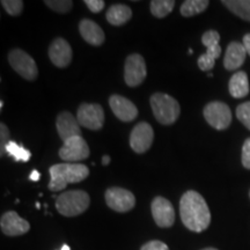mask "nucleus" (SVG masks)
Returning a JSON list of instances; mask_svg holds the SVG:
<instances>
[{
    "label": "nucleus",
    "instance_id": "3",
    "mask_svg": "<svg viewBox=\"0 0 250 250\" xmlns=\"http://www.w3.org/2000/svg\"><path fill=\"white\" fill-rule=\"evenodd\" d=\"M90 204L89 195L83 190L62 192L56 199V208L65 217H76L83 213Z\"/></svg>",
    "mask_w": 250,
    "mask_h": 250
},
{
    "label": "nucleus",
    "instance_id": "27",
    "mask_svg": "<svg viewBox=\"0 0 250 250\" xmlns=\"http://www.w3.org/2000/svg\"><path fill=\"white\" fill-rule=\"evenodd\" d=\"M2 7L12 17H18L21 14L23 9V1L21 0H2Z\"/></svg>",
    "mask_w": 250,
    "mask_h": 250
},
{
    "label": "nucleus",
    "instance_id": "4",
    "mask_svg": "<svg viewBox=\"0 0 250 250\" xmlns=\"http://www.w3.org/2000/svg\"><path fill=\"white\" fill-rule=\"evenodd\" d=\"M151 107L156 121L162 125L175 123L181 114L179 102L164 93H155L151 96Z\"/></svg>",
    "mask_w": 250,
    "mask_h": 250
},
{
    "label": "nucleus",
    "instance_id": "20",
    "mask_svg": "<svg viewBox=\"0 0 250 250\" xmlns=\"http://www.w3.org/2000/svg\"><path fill=\"white\" fill-rule=\"evenodd\" d=\"M132 18V11L126 5H112L107 11V20L112 26H123Z\"/></svg>",
    "mask_w": 250,
    "mask_h": 250
},
{
    "label": "nucleus",
    "instance_id": "11",
    "mask_svg": "<svg viewBox=\"0 0 250 250\" xmlns=\"http://www.w3.org/2000/svg\"><path fill=\"white\" fill-rule=\"evenodd\" d=\"M153 139H154V132L152 126L146 122L138 123L131 131L130 136V146L136 153H145L151 148Z\"/></svg>",
    "mask_w": 250,
    "mask_h": 250
},
{
    "label": "nucleus",
    "instance_id": "24",
    "mask_svg": "<svg viewBox=\"0 0 250 250\" xmlns=\"http://www.w3.org/2000/svg\"><path fill=\"white\" fill-rule=\"evenodd\" d=\"M6 153L9 156H12L15 161L27 162L31 156V153L27 148H24L23 146H20L15 142L8 143V145L6 146Z\"/></svg>",
    "mask_w": 250,
    "mask_h": 250
},
{
    "label": "nucleus",
    "instance_id": "38",
    "mask_svg": "<svg viewBox=\"0 0 250 250\" xmlns=\"http://www.w3.org/2000/svg\"><path fill=\"white\" fill-rule=\"evenodd\" d=\"M202 250H218V249H215V248H205V249H202Z\"/></svg>",
    "mask_w": 250,
    "mask_h": 250
},
{
    "label": "nucleus",
    "instance_id": "22",
    "mask_svg": "<svg viewBox=\"0 0 250 250\" xmlns=\"http://www.w3.org/2000/svg\"><path fill=\"white\" fill-rule=\"evenodd\" d=\"M210 5V1L208 0H187L181 6L180 12L183 17L190 18L195 15L203 13Z\"/></svg>",
    "mask_w": 250,
    "mask_h": 250
},
{
    "label": "nucleus",
    "instance_id": "12",
    "mask_svg": "<svg viewBox=\"0 0 250 250\" xmlns=\"http://www.w3.org/2000/svg\"><path fill=\"white\" fill-rule=\"evenodd\" d=\"M151 210L153 219L159 227L168 228L173 226L175 223V210L168 199L161 196L155 197L152 202Z\"/></svg>",
    "mask_w": 250,
    "mask_h": 250
},
{
    "label": "nucleus",
    "instance_id": "33",
    "mask_svg": "<svg viewBox=\"0 0 250 250\" xmlns=\"http://www.w3.org/2000/svg\"><path fill=\"white\" fill-rule=\"evenodd\" d=\"M85 4L93 13H99L104 8V1L103 0H85Z\"/></svg>",
    "mask_w": 250,
    "mask_h": 250
},
{
    "label": "nucleus",
    "instance_id": "26",
    "mask_svg": "<svg viewBox=\"0 0 250 250\" xmlns=\"http://www.w3.org/2000/svg\"><path fill=\"white\" fill-rule=\"evenodd\" d=\"M236 117L247 129L250 130V101L241 103L236 108Z\"/></svg>",
    "mask_w": 250,
    "mask_h": 250
},
{
    "label": "nucleus",
    "instance_id": "34",
    "mask_svg": "<svg viewBox=\"0 0 250 250\" xmlns=\"http://www.w3.org/2000/svg\"><path fill=\"white\" fill-rule=\"evenodd\" d=\"M242 44H243V46H245L247 54L250 56V34H246V35L243 36Z\"/></svg>",
    "mask_w": 250,
    "mask_h": 250
},
{
    "label": "nucleus",
    "instance_id": "39",
    "mask_svg": "<svg viewBox=\"0 0 250 250\" xmlns=\"http://www.w3.org/2000/svg\"><path fill=\"white\" fill-rule=\"evenodd\" d=\"M2 105H4V102H0V109H2Z\"/></svg>",
    "mask_w": 250,
    "mask_h": 250
},
{
    "label": "nucleus",
    "instance_id": "10",
    "mask_svg": "<svg viewBox=\"0 0 250 250\" xmlns=\"http://www.w3.org/2000/svg\"><path fill=\"white\" fill-rule=\"evenodd\" d=\"M59 156L66 162H77L86 160L89 156L88 144L83 137H73L68 139L59 149Z\"/></svg>",
    "mask_w": 250,
    "mask_h": 250
},
{
    "label": "nucleus",
    "instance_id": "21",
    "mask_svg": "<svg viewBox=\"0 0 250 250\" xmlns=\"http://www.w3.org/2000/svg\"><path fill=\"white\" fill-rule=\"evenodd\" d=\"M221 4L236 17L250 22V0H223Z\"/></svg>",
    "mask_w": 250,
    "mask_h": 250
},
{
    "label": "nucleus",
    "instance_id": "41",
    "mask_svg": "<svg viewBox=\"0 0 250 250\" xmlns=\"http://www.w3.org/2000/svg\"><path fill=\"white\" fill-rule=\"evenodd\" d=\"M249 196H250V192H249Z\"/></svg>",
    "mask_w": 250,
    "mask_h": 250
},
{
    "label": "nucleus",
    "instance_id": "31",
    "mask_svg": "<svg viewBox=\"0 0 250 250\" xmlns=\"http://www.w3.org/2000/svg\"><path fill=\"white\" fill-rule=\"evenodd\" d=\"M242 165L247 169H250V138L242 146Z\"/></svg>",
    "mask_w": 250,
    "mask_h": 250
},
{
    "label": "nucleus",
    "instance_id": "25",
    "mask_svg": "<svg viewBox=\"0 0 250 250\" xmlns=\"http://www.w3.org/2000/svg\"><path fill=\"white\" fill-rule=\"evenodd\" d=\"M44 4L51 8L52 11L57 12V13L65 14L71 11L73 2L68 1V0H45Z\"/></svg>",
    "mask_w": 250,
    "mask_h": 250
},
{
    "label": "nucleus",
    "instance_id": "8",
    "mask_svg": "<svg viewBox=\"0 0 250 250\" xmlns=\"http://www.w3.org/2000/svg\"><path fill=\"white\" fill-rule=\"evenodd\" d=\"M146 74V62L142 55L132 54L126 58L124 65V79L127 86L137 87L142 85L145 80Z\"/></svg>",
    "mask_w": 250,
    "mask_h": 250
},
{
    "label": "nucleus",
    "instance_id": "29",
    "mask_svg": "<svg viewBox=\"0 0 250 250\" xmlns=\"http://www.w3.org/2000/svg\"><path fill=\"white\" fill-rule=\"evenodd\" d=\"M9 130L4 123L0 124V156H4L6 152V146L9 143Z\"/></svg>",
    "mask_w": 250,
    "mask_h": 250
},
{
    "label": "nucleus",
    "instance_id": "6",
    "mask_svg": "<svg viewBox=\"0 0 250 250\" xmlns=\"http://www.w3.org/2000/svg\"><path fill=\"white\" fill-rule=\"evenodd\" d=\"M204 117L206 122L217 130H226L232 123V112L229 107L220 101H213L206 104Z\"/></svg>",
    "mask_w": 250,
    "mask_h": 250
},
{
    "label": "nucleus",
    "instance_id": "9",
    "mask_svg": "<svg viewBox=\"0 0 250 250\" xmlns=\"http://www.w3.org/2000/svg\"><path fill=\"white\" fill-rule=\"evenodd\" d=\"M105 202L111 210L121 213L131 211L136 205L133 193L129 190L117 187L109 188L105 191Z\"/></svg>",
    "mask_w": 250,
    "mask_h": 250
},
{
    "label": "nucleus",
    "instance_id": "17",
    "mask_svg": "<svg viewBox=\"0 0 250 250\" xmlns=\"http://www.w3.org/2000/svg\"><path fill=\"white\" fill-rule=\"evenodd\" d=\"M247 51L241 42H230L224 57V66L228 71L237 70L246 61Z\"/></svg>",
    "mask_w": 250,
    "mask_h": 250
},
{
    "label": "nucleus",
    "instance_id": "2",
    "mask_svg": "<svg viewBox=\"0 0 250 250\" xmlns=\"http://www.w3.org/2000/svg\"><path fill=\"white\" fill-rule=\"evenodd\" d=\"M50 182L48 188L51 191H61L67 184L79 183L89 175L88 167L83 164H58L50 167Z\"/></svg>",
    "mask_w": 250,
    "mask_h": 250
},
{
    "label": "nucleus",
    "instance_id": "37",
    "mask_svg": "<svg viewBox=\"0 0 250 250\" xmlns=\"http://www.w3.org/2000/svg\"><path fill=\"white\" fill-rule=\"evenodd\" d=\"M61 250H71V248H70V247H68L67 245H64V246H62V248H61Z\"/></svg>",
    "mask_w": 250,
    "mask_h": 250
},
{
    "label": "nucleus",
    "instance_id": "14",
    "mask_svg": "<svg viewBox=\"0 0 250 250\" xmlns=\"http://www.w3.org/2000/svg\"><path fill=\"white\" fill-rule=\"evenodd\" d=\"M49 58L55 66L64 68L72 62V48L66 40H54L49 46Z\"/></svg>",
    "mask_w": 250,
    "mask_h": 250
},
{
    "label": "nucleus",
    "instance_id": "7",
    "mask_svg": "<svg viewBox=\"0 0 250 250\" xmlns=\"http://www.w3.org/2000/svg\"><path fill=\"white\" fill-rule=\"evenodd\" d=\"M77 120L81 126L86 129L100 130L104 123V111L100 104L83 103L78 108Z\"/></svg>",
    "mask_w": 250,
    "mask_h": 250
},
{
    "label": "nucleus",
    "instance_id": "19",
    "mask_svg": "<svg viewBox=\"0 0 250 250\" xmlns=\"http://www.w3.org/2000/svg\"><path fill=\"white\" fill-rule=\"evenodd\" d=\"M229 94L235 99L246 98L249 94V80L246 72L239 71L233 74L228 85Z\"/></svg>",
    "mask_w": 250,
    "mask_h": 250
},
{
    "label": "nucleus",
    "instance_id": "1",
    "mask_svg": "<svg viewBox=\"0 0 250 250\" xmlns=\"http://www.w3.org/2000/svg\"><path fill=\"white\" fill-rule=\"evenodd\" d=\"M180 214L184 226L192 232L201 233L211 224V212L204 197L193 190L187 191L181 198Z\"/></svg>",
    "mask_w": 250,
    "mask_h": 250
},
{
    "label": "nucleus",
    "instance_id": "32",
    "mask_svg": "<svg viewBox=\"0 0 250 250\" xmlns=\"http://www.w3.org/2000/svg\"><path fill=\"white\" fill-rule=\"evenodd\" d=\"M140 250H169V248L166 243L158 241V240H153V241L145 243Z\"/></svg>",
    "mask_w": 250,
    "mask_h": 250
},
{
    "label": "nucleus",
    "instance_id": "30",
    "mask_svg": "<svg viewBox=\"0 0 250 250\" xmlns=\"http://www.w3.org/2000/svg\"><path fill=\"white\" fill-rule=\"evenodd\" d=\"M197 64H198V66L202 71L208 72V71H211L212 68L214 67L215 59L211 58L210 56H208L206 54H203L199 56L198 61H197Z\"/></svg>",
    "mask_w": 250,
    "mask_h": 250
},
{
    "label": "nucleus",
    "instance_id": "16",
    "mask_svg": "<svg viewBox=\"0 0 250 250\" xmlns=\"http://www.w3.org/2000/svg\"><path fill=\"white\" fill-rule=\"evenodd\" d=\"M56 126H57L58 134L62 143H66L68 139L73 138V137L81 136L79 122L68 111H62L58 115Z\"/></svg>",
    "mask_w": 250,
    "mask_h": 250
},
{
    "label": "nucleus",
    "instance_id": "13",
    "mask_svg": "<svg viewBox=\"0 0 250 250\" xmlns=\"http://www.w3.org/2000/svg\"><path fill=\"white\" fill-rule=\"evenodd\" d=\"M1 232L7 236H19L26 234L30 229V225L26 219L21 218L15 211H8L0 219Z\"/></svg>",
    "mask_w": 250,
    "mask_h": 250
},
{
    "label": "nucleus",
    "instance_id": "5",
    "mask_svg": "<svg viewBox=\"0 0 250 250\" xmlns=\"http://www.w3.org/2000/svg\"><path fill=\"white\" fill-rule=\"evenodd\" d=\"M8 62L17 73L20 74L23 79L34 81L39 76V68L35 61L23 50L14 49L9 52Z\"/></svg>",
    "mask_w": 250,
    "mask_h": 250
},
{
    "label": "nucleus",
    "instance_id": "36",
    "mask_svg": "<svg viewBox=\"0 0 250 250\" xmlns=\"http://www.w3.org/2000/svg\"><path fill=\"white\" fill-rule=\"evenodd\" d=\"M110 164V156L109 155H103L102 156V165L103 166H108Z\"/></svg>",
    "mask_w": 250,
    "mask_h": 250
},
{
    "label": "nucleus",
    "instance_id": "23",
    "mask_svg": "<svg viewBox=\"0 0 250 250\" xmlns=\"http://www.w3.org/2000/svg\"><path fill=\"white\" fill-rule=\"evenodd\" d=\"M174 0H153V1H151V4H149L152 14L159 19L166 18L168 14L171 13V11L174 9Z\"/></svg>",
    "mask_w": 250,
    "mask_h": 250
},
{
    "label": "nucleus",
    "instance_id": "35",
    "mask_svg": "<svg viewBox=\"0 0 250 250\" xmlns=\"http://www.w3.org/2000/svg\"><path fill=\"white\" fill-rule=\"evenodd\" d=\"M40 177H41V174L37 170H33L31 171V174L29 175L30 181H34V182H37V181L40 180Z\"/></svg>",
    "mask_w": 250,
    "mask_h": 250
},
{
    "label": "nucleus",
    "instance_id": "28",
    "mask_svg": "<svg viewBox=\"0 0 250 250\" xmlns=\"http://www.w3.org/2000/svg\"><path fill=\"white\" fill-rule=\"evenodd\" d=\"M219 41H220V35H219L218 31L215 30L205 31L202 36V43L206 46V48L219 44Z\"/></svg>",
    "mask_w": 250,
    "mask_h": 250
},
{
    "label": "nucleus",
    "instance_id": "15",
    "mask_svg": "<svg viewBox=\"0 0 250 250\" xmlns=\"http://www.w3.org/2000/svg\"><path fill=\"white\" fill-rule=\"evenodd\" d=\"M109 104L114 115L123 122H131L138 116V109L129 99L121 95H111Z\"/></svg>",
    "mask_w": 250,
    "mask_h": 250
},
{
    "label": "nucleus",
    "instance_id": "40",
    "mask_svg": "<svg viewBox=\"0 0 250 250\" xmlns=\"http://www.w3.org/2000/svg\"><path fill=\"white\" fill-rule=\"evenodd\" d=\"M36 208H41V205H40V203H36Z\"/></svg>",
    "mask_w": 250,
    "mask_h": 250
},
{
    "label": "nucleus",
    "instance_id": "18",
    "mask_svg": "<svg viewBox=\"0 0 250 250\" xmlns=\"http://www.w3.org/2000/svg\"><path fill=\"white\" fill-rule=\"evenodd\" d=\"M79 31L83 39L92 45H102L105 40L104 31L102 30V28L96 22H94L93 20H88V19L81 20L79 23Z\"/></svg>",
    "mask_w": 250,
    "mask_h": 250
}]
</instances>
